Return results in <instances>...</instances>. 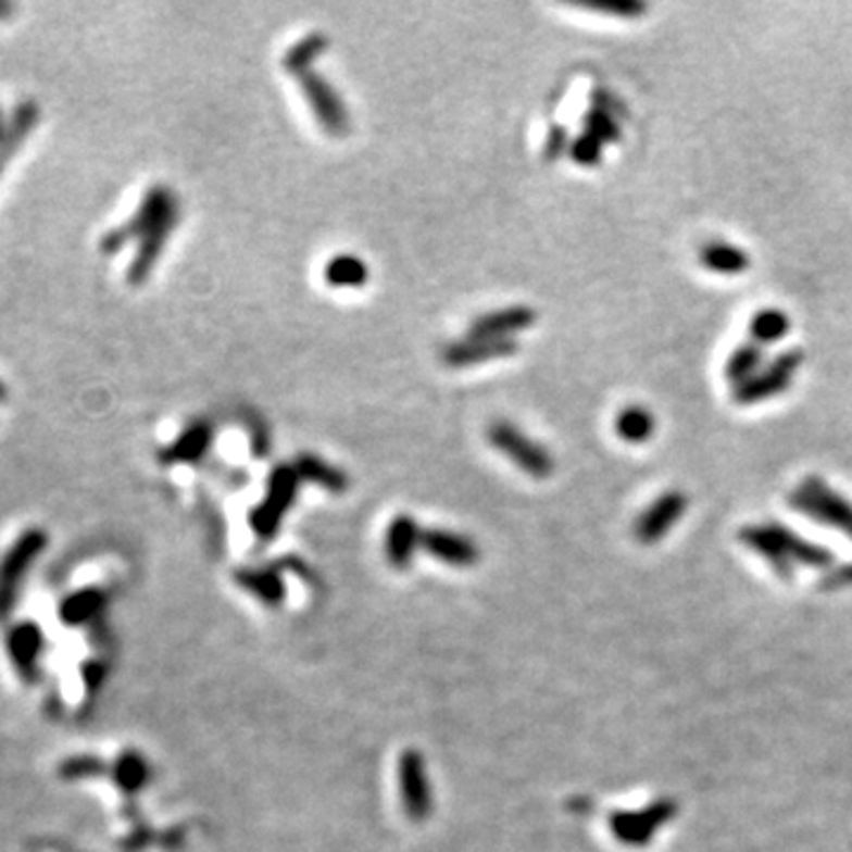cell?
I'll return each mask as SVG.
<instances>
[{
	"instance_id": "6da1fadb",
	"label": "cell",
	"mask_w": 852,
	"mask_h": 852,
	"mask_svg": "<svg viewBox=\"0 0 852 852\" xmlns=\"http://www.w3.org/2000/svg\"><path fill=\"white\" fill-rule=\"evenodd\" d=\"M789 504L815 522L841 530L852 540V502L819 476H807L801 486L793 488L789 492Z\"/></svg>"
},
{
	"instance_id": "7a4b0ae2",
	"label": "cell",
	"mask_w": 852,
	"mask_h": 852,
	"mask_svg": "<svg viewBox=\"0 0 852 852\" xmlns=\"http://www.w3.org/2000/svg\"><path fill=\"white\" fill-rule=\"evenodd\" d=\"M301 478L295 469V464H277V467L268 476V490H265V498L251 512V528H254L256 536L261 540H273L283 524L285 514L289 512L291 504L297 500Z\"/></svg>"
},
{
	"instance_id": "3957f363",
	"label": "cell",
	"mask_w": 852,
	"mask_h": 852,
	"mask_svg": "<svg viewBox=\"0 0 852 852\" xmlns=\"http://www.w3.org/2000/svg\"><path fill=\"white\" fill-rule=\"evenodd\" d=\"M675 815H677V801H673V798H659V801L649 803L647 807L614 812L609 824H611V831H614V836L623 845L642 848L649 845L656 831L663 829L665 824H671Z\"/></svg>"
},
{
	"instance_id": "277c9868",
	"label": "cell",
	"mask_w": 852,
	"mask_h": 852,
	"mask_svg": "<svg viewBox=\"0 0 852 852\" xmlns=\"http://www.w3.org/2000/svg\"><path fill=\"white\" fill-rule=\"evenodd\" d=\"M803 365V351L801 349H789L779 353L775 361H769L765 369L755 372L751 379H746L743 384L735 386L731 391V401L737 405H753L767 401L772 396L784 393L791 386L793 375Z\"/></svg>"
},
{
	"instance_id": "5b68a950",
	"label": "cell",
	"mask_w": 852,
	"mask_h": 852,
	"mask_svg": "<svg viewBox=\"0 0 852 852\" xmlns=\"http://www.w3.org/2000/svg\"><path fill=\"white\" fill-rule=\"evenodd\" d=\"M488 441L504 452L518 469L532 478H548L554 472V460L540 443L528 438L522 429L510 422H496L488 429Z\"/></svg>"
},
{
	"instance_id": "8992f818",
	"label": "cell",
	"mask_w": 852,
	"mask_h": 852,
	"mask_svg": "<svg viewBox=\"0 0 852 852\" xmlns=\"http://www.w3.org/2000/svg\"><path fill=\"white\" fill-rule=\"evenodd\" d=\"M299 86L305 102L311 104L317 124L323 126L329 136L335 138L346 136L351 122H349V110H346L337 88L331 86L325 76H320L315 72L299 76Z\"/></svg>"
},
{
	"instance_id": "52a82bcc",
	"label": "cell",
	"mask_w": 852,
	"mask_h": 852,
	"mask_svg": "<svg viewBox=\"0 0 852 852\" xmlns=\"http://www.w3.org/2000/svg\"><path fill=\"white\" fill-rule=\"evenodd\" d=\"M687 496L680 490H668L656 498L649 508L637 516L635 538L642 544H654L668 536L671 528L680 522L687 512Z\"/></svg>"
},
{
	"instance_id": "ba28073f",
	"label": "cell",
	"mask_w": 852,
	"mask_h": 852,
	"mask_svg": "<svg viewBox=\"0 0 852 852\" xmlns=\"http://www.w3.org/2000/svg\"><path fill=\"white\" fill-rule=\"evenodd\" d=\"M398 779H401L403 807L412 822H424L431 812V789L426 779L424 757L417 751H405L398 763Z\"/></svg>"
},
{
	"instance_id": "9c48e42d",
	"label": "cell",
	"mask_w": 852,
	"mask_h": 852,
	"mask_svg": "<svg viewBox=\"0 0 852 852\" xmlns=\"http://www.w3.org/2000/svg\"><path fill=\"white\" fill-rule=\"evenodd\" d=\"M518 351V343L514 339H474L467 337L462 341L450 343L443 351V363L448 367L464 369L474 365H484L492 361H504Z\"/></svg>"
},
{
	"instance_id": "30bf717a",
	"label": "cell",
	"mask_w": 852,
	"mask_h": 852,
	"mask_svg": "<svg viewBox=\"0 0 852 852\" xmlns=\"http://www.w3.org/2000/svg\"><path fill=\"white\" fill-rule=\"evenodd\" d=\"M538 313L528 305H508V309L490 311L476 317L469 325V335L474 339H514V335L536 325Z\"/></svg>"
},
{
	"instance_id": "8fae6325",
	"label": "cell",
	"mask_w": 852,
	"mask_h": 852,
	"mask_svg": "<svg viewBox=\"0 0 852 852\" xmlns=\"http://www.w3.org/2000/svg\"><path fill=\"white\" fill-rule=\"evenodd\" d=\"M173 213H178L176 195H173L168 188H164V185H154V188L145 192L138 211L133 213L130 221L122 225V230L128 237V242H133V239H142L156 223H162L164 218L173 216Z\"/></svg>"
},
{
	"instance_id": "7c38bea8",
	"label": "cell",
	"mask_w": 852,
	"mask_h": 852,
	"mask_svg": "<svg viewBox=\"0 0 852 852\" xmlns=\"http://www.w3.org/2000/svg\"><path fill=\"white\" fill-rule=\"evenodd\" d=\"M176 223H178V213H173V216L164 218L162 223H156L154 228L140 239V247L136 251V256H133V261L128 265V273H126L128 285L140 287L145 279L152 275L154 265L164 251L166 239L171 237L173 228H176Z\"/></svg>"
},
{
	"instance_id": "4fadbf2b",
	"label": "cell",
	"mask_w": 852,
	"mask_h": 852,
	"mask_svg": "<svg viewBox=\"0 0 852 852\" xmlns=\"http://www.w3.org/2000/svg\"><path fill=\"white\" fill-rule=\"evenodd\" d=\"M739 538L746 548L753 550L755 554H761L779 578H784V580L793 578L795 564L791 562V556L787 554V550H784V544L775 536V530L769 528V524L746 526V528H741Z\"/></svg>"
},
{
	"instance_id": "5bb4252c",
	"label": "cell",
	"mask_w": 852,
	"mask_h": 852,
	"mask_svg": "<svg viewBox=\"0 0 852 852\" xmlns=\"http://www.w3.org/2000/svg\"><path fill=\"white\" fill-rule=\"evenodd\" d=\"M422 548L431 556L441 559L450 566H472L478 559L476 544L460 536V532H450L443 528H431L422 532Z\"/></svg>"
},
{
	"instance_id": "9a60e30c",
	"label": "cell",
	"mask_w": 852,
	"mask_h": 852,
	"mask_svg": "<svg viewBox=\"0 0 852 852\" xmlns=\"http://www.w3.org/2000/svg\"><path fill=\"white\" fill-rule=\"evenodd\" d=\"M213 441V429L209 422H195L188 429H183V434L159 452V460L164 464H195L204 458V452L209 450Z\"/></svg>"
},
{
	"instance_id": "2e32d148",
	"label": "cell",
	"mask_w": 852,
	"mask_h": 852,
	"mask_svg": "<svg viewBox=\"0 0 852 852\" xmlns=\"http://www.w3.org/2000/svg\"><path fill=\"white\" fill-rule=\"evenodd\" d=\"M769 528L775 530V536L784 544V550H787L793 564H803L810 568H829L834 564V556L827 548L805 540L803 536L793 532L789 526H784L779 522H769Z\"/></svg>"
},
{
	"instance_id": "e0dca14e",
	"label": "cell",
	"mask_w": 852,
	"mask_h": 852,
	"mask_svg": "<svg viewBox=\"0 0 852 852\" xmlns=\"http://www.w3.org/2000/svg\"><path fill=\"white\" fill-rule=\"evenodd\" d=\"M417 544H422V530L415 524V518L401 514L396 516L389 532H386V554L396 568H405L410 564L412 554H415Z\"/></svg>"
},
{
	"instance_id": "ac0fdd59",
	"label": "cell",
	"mask_w": 852,
	"mask_h": 852,
	"mask_svg": "<svg viewBox=\"0 0 852 852\" xmlns=\"http://www.w3.org/2000/svg\"><path fill=\"white\" fill-rule=\"evenodd\" d=\"M699 261L703 263V268H709L711 273L717 275H741L749 271L751 265L749 254H746L741 247L721 242V239L705 242L699 251Z\"/></svg>"
},
{
	"instance_id": "d6986e66",
	"label": "cell",
	"mask_w": 852,
	"mask_h": 852,
	"mask_svg": "<svg viewBox=\"0 0 852 852\" xmlns=\"http://www.w3.org/2000/svg\"><path fill=\"white\" fill-rule=\"evenodd\" d=\"M295 469L301 481L323 486L331 492H343L349 488V476H346V472L337 469L335 464L315 458L313 452H301V455L295 460Z\"/></svg>"
},
{
	"instance_id": "ffe728a7",
	"label": "cell",
	"mask_w": 852,
	"mask_h": 852,
	"mask_svg": "<svg viewBox=\"0 0 852 852\" xmlns=\"http://www.w3.org/2000/svg\"><path fill=\"white\" fill-rule=\"evenodd\" d=\"M329 48V38L325 34H309L303 36L301 41H297L287 50V55L283 60V66L291 76H303L313 72V64L320 55H325Z\"/></svg>"
},
{
	"instance_id": "44dd1931",
	"label": "cell",
	"mask_w": 852,
	"mask_h": 852,
	"mask_svg": "<svg viewBox=\"0 0 852 852\" xmlns=\"http://www.w3.org/2000/svg\"><path fill=\"white\" fill-rule=\"evenodd\" d=\"M239 585L251 594H256L261 602L277 606L285 599V585L275 568H242L237 574Z\"/></svg>"
},
{
	"instance_id": "7402d4cb",
	"label": "cell",
	"mask_w": 852,
	"mask_h": 852,
	"mask_svg": "<svg viewBox=\"0 0 852 852\" xmlns=\"http://www.w3.org/2000/svg\"><path fill=\"white\" fill-rule=\"evenodd\" d=\"M36 124H38V106L32 100H24L22 104H17L15 112H12L8 118L5 136L3 142H0V154L8 159L15 154L24 145V140L29 138V133L34 130Z\"/></svg>"
},
{
	"instance_id": "603a6c76",
	"label": "cell",
	"mask_w": 852,
	"mask_h": 852,
	"mask_svg": "<svg viewBox=\"0 0 852 852\" xmlns=\"http://www.w3.org/2000/svg\"><path fill=\"white\" fill-rule=\"evenodd\" d=\"M367 263L353 254H337L325 265L327 285L337 289H358L367 283Z\"/></svg>"
},
{
	"instance_id": "cb8c5ba5",
	"label": "cell",
	"mask_w": 852,
	"mask_h": 852,
	"mask_svg": "<svg viewBox=\"0 0 852 852\" xmlns=\"http://www.w3.org/2000/svg\"><path fill=\"white\" fill-rule=\"evenodd\" d=\"M656 431V419L649 408L628 405L618 412L616 434L628 443H647Z\"/></svg>"
},
{
	"instance_id": "d4e9b609",
	"label": "cell",
	"mask_w": 852,
	"mask_h": 852,
	"mask_svg": "<svg viewBox=\"0 0 852 852\" xmlns=\"http://www.w3.org/2000/svg\"><path fill=\"white\" fill-rule=\"evenodd\" d=\"M763 361H765V346L749 339L746 343H741L739 349L731 351L729 361L725 365V377L735 386H739L746 379H751L755 372H761L757 367L763 365Z\"/></svg>"
},
{
	"instance_id": "484cf974",
	"label": "cell",
	"mask_w": 852,
	"mask_h": 852,
	"mask_svg": "<svg viewBox=\"0 0 852 852\" xmlns=\"http://www.w3.org/2000/svg\"><path fill=\"white\" fill-rule=\"evenodd\" d=\"M791 329V320L789 315L779 311V309H765L761 313H755L751 320V339L761 346H769V343H777L784 337L789 335Z\"/></svg>"
},
{
	"instance_id": "4316f807",
	"label": "cell",
	"mask_w": 852,
	"mask_h": 852,
	"mask_svg": "<svg viewBox=\"0 0 852 852\" xmlns=\"http://www.w3.org/2000/svg\"><path fill=\"white\" fill-rule=\"evenodd\" d=\"M574 5L592 12H604V15H618L625 20L642 17L649 10V5L642 3V0H574Z\"/></svg>"
},
{
	"instance_id": "83f0119b",
	"label": "cell",
	"mask_w": 852,
	"mask_h": 852,
	"mask_svg": "<svg viewBox=\"0 0 852 852\" xmlns=\"http://www.w3.org/2000/svg\"><path fill=\"white\" fill-rule=\"evenodd\" d=\"M585 133H590V136H594L604 145V142H616L621 138V126L614 114L592 106V110L585 114Z\"/></svg>"
},
{
	"instance_id": "f1b7e54d",
	"label": "cell",
	"mask_w": 852,
	"mask_h": 852,
	"mask_svg": "<svg viewBox=\"0 0 852 852\" xmlns=\"http://www.w3.org/2000/svg\"><path fill=\"white\" fill-rule=\"evenodd\" d=\"M568 156L574 159L578 166H594L602 162V142H599L590 133H580L578 138L571 140Z\"/></svg>"
},
{
	"instance_id": "f546056e",
	"label": "cell",
	"mask_w": 852,
	"mask_h": 852,
	"mask_svg": "<svg viewBox=\"0 0 852 852\" xmlns=\"http://www.w3.org/2000/svg\"><path fill=\"white\" fill-rule=\"evenodd\" d=\"M571 148V140H568V133L564 126H550L548 130V140H544V156L548 159H559L562 154H568Z\"/></svg>"
},
{
	"instance_id": "4dcf8cb0",
	"label": "cell",
	"mask_w": 852,
	"mask_h": 852,
	"mask_svg": "<svg viewBox=\"0 0 852 852\" xmlns=\"http://www.w3.org/2000/svg\"><path fill=\"white\" fill-rule=\"evenodd\" d=\"M852 585V564L831 568L827 576L822 578V590H843Z\"/></svg>"
},
{
	"instance_id": "1f68e13d",
	"label": "cell",
	"mask_w": 852,
	"mask_h": 852,
	"mask_svg": "<svg viewBox=\"0 0 852 852\" xmlns=\"http://www.w3.org/2000/svg\"><path fill=\"white\" fill-rule=\"evenodd\" d=\"M592 106H597V110H604L609 114H614V116H618L623 112V104L614 96H611L609 90H602V88H597L592 92Z\"/></svg>"
},
{
	"instance_id": "d6a6232c",
	"label": "cell",
	"mask_w": 852,
	"mask_h": 852,
	"mask_svg": "<svg viewBox=\"0 0 852 852\" xmlns=\"http://www.w3.org/2000/svg\"><path fill=\"white\" fill-rule=\"evenodd\" d=\"M12 15H15V5L5 3V0H0V22H10Z\"/></svg>"
},
{
	"instance_id": "836d02e7",
	"label": "cell",
	"mask_w": 852,
	"mask_h": 852,
	"mask_svg": "<svg viewBox=\"0 0 852 852\" xmlns=\"http://www.w3.org/2000/svg\"><path fill=\"white\" fill-rule=\"evenodd\" d=\"M5 128H8V118H5V114H3V110H0V142H3V136H5Z\"/></svg>"
},
{
	"instance_id": "e575fe53",
	"label": "cell",
	"mask_w": 852,
	"mask_h": 852,
	"mask_svg": "<svg viewBox=\"0 0 852 852\" xmlns=\"http://www.w3.org/2000/svg\"><path fill=\"white\" fill-rule=\"evenodd\" d=\"M8 396H10V391H8V386L0 381V403H5L8 401Z\"/></svg>"
},
{
	"instance_id": "d590c367",
	"label": "cell",
	"mask_w": 852,
	"mask_h": 852,
	"mask_svg": "<svg viewBox=\"0 0 852 852\" xmlns=\"http://www.w3.org/2000/svg\"><path fill=\"white\" fill-rule=\"evenodd\" d=\"M5 162H8V156L0 154V173H3V166H5Z\"/></svg>"
}]
</instances>
